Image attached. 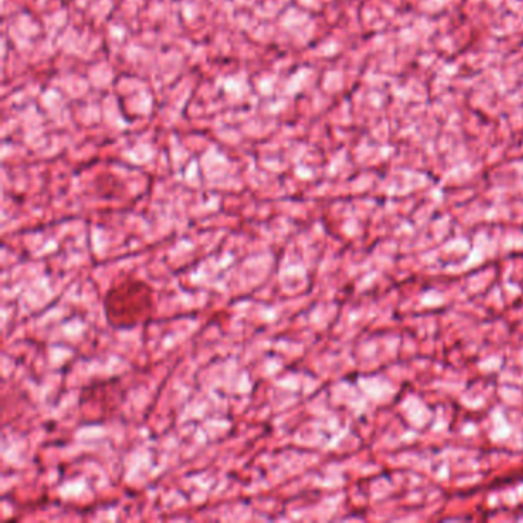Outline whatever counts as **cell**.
<instances>
[{
    "label": "cell",
    "mask_w": 523,
    "mask_h": 523,
    "mask_svg": "<svg viewBox=\"0 0 523 523\" xmlns=\"http://www.w3.org/2000/svg\"><path fill=\"white\" fill-rule=\"evenodd\" d=\"M109 323L131 327L148 320L152 313V290L140 281H129L114 287L106 297Z\"/></svg>",
    "instance_id": "obj_1"
}]
</instances>
